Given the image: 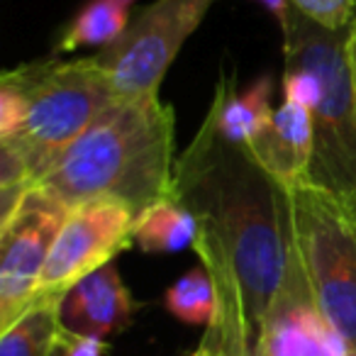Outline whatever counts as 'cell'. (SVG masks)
Listing matches in <instances>:
<instances>
[{"mask_svg":"<svg viewBox=\"0 0 356 356\" xmlns=\"http://www.w3.org/2000/svg\"><path fill=\"white\" fill-rule=\"evenodd\" d=\"M291 193L252 149L222 139L213 108L176 159L171 195L198 222L193 249L218 296L205 339L225 356H254L261 341L291 264Z\"/></svg>","mask_w":356,"mask_h":356,"instance_id":"obj_1","label":"cell"},{"mask_svg":"<svg viewBox=\"0 0 356 356\" xmlns=\"http://www.w3.org/2000/svg\"><path fill=\"white\" fill-rule=\"evenodd\" d=\"M176 113L159 95L113 103L44 173L35 191L66 210L118 200L142 215L173 191Z\"/></svg>","mask_w":356,"mask_h":356,"instance_id":"obj_2","label":"cell"},{"mask_svg":"<svg viewBox=\"0 0 356 356\" xmlns=\"http://www.w3.org/2000/svg\"><path fill=\"white\" fill-rule=\"evenodd\" d=\"M283 54L302 59L322 86L312 110V156L302 184L356 227V93L346 66V30H325L293 10Z\"/></svg>","mask_w":356,"mask_h":356,"instance_id":"obj_3","label":"cell"},{"mask_svg":"<svg viewBox=\"0 0 356 356\" xmlns=\"http://www.w3.org/2000/svg\"><path fill=\"white\" fill-rule=\"evenodd\" d=\"M15 71L27 93V115L20 134L0 144L15 149L37 181L71 142L118 103V95L95 56H51Z\"/></svg>","mask_w":356,"mask_h":356,"instance_id":"obj_4","label":"cell"},{"mask_svg":"<svg viewBox=\"0 0 356 356\" xmlns=\"http://www.w3.org/2000/svg\"><path fill=\"white\" fill-rule=\"evenodd\" d=\"M293 257L307 291L332 330L356 356V227L320 193H291Z\"/></svg>","mask_w":356,"mask_h":356,"instance_id":"obj_5","label":"cell"},{"mask_svg":"<svg viewBox=\"0 0 356 356\" xmlns=\"http://www.w3.org/2000/svg\"><path fill=\"white\" fill-rule=\"evenodd\" d=\"M218 0H154L134 10L127 32L93 54L118 100L159 95L168 66Z\"/></svg>","mask_w":356,"mask_h":356,"instance_id":"obj_6","label":"cell"},{"mask_svg":"<svg viewBox=\"0 0 356 356\" xmlns=\"http://www.w3.org/2000/svg\"><path fill=\"white\" fill-rule=\"evenodd\" d=\"M134 210L118 200H90L71 208L47 259L37 300L64 298L79 281L113 264L134 244Z\"/></svg>","mask_w":356,"mask_h":356,"instance_id":"obj_7","label":"cell"},{"mask_svg":"<svg viewBox=\"0 0 356 356\" xmlns=\"http://www.w3.org/2000/svg\"><path fill=\"white\" fill-rule=\"evenodd\" d=\"M69 210L32 188L10 222L0 225V332L37 300L42 273Z\"/></svg>","mask_w":356,"mask_h":356,"instance_id":"obj_8","label":"cell"},{"mask_svg":"<svg viewBox=\"0 0 356 356\" xmlns=\"http://www.w3.org/2000/svg\"><path fill=\"white\" fill-rule=\"evenodd\" d=\"M259 346L266 356H349L344 339L327 325L307 291L302 271L293 257L286 278L264 322Z\"/></svg>","mask_w":356,"mask_h":356,"instance_id":"obj_9","label":"cell"},{"mask_svg":"<svg viewBox=\"0 0 356 356\" xmlns=\"http://www.w3.org/2000/svg\"><path fill=\"white\" fill-rule=\"evenodd\" d=\"M132 315L134 300L115 264H108L79 281L61 302L64 330L98 339L129 327Z\"/></svg>","mask_w":356,"mask_h":356,"instance_id":"obj_10","label":"cell"},{"mask_svg":"<svg viewBox=\"0 0 356 356\" xmlns=\"http://www.w3.org/2000/svg\"><path fill=\"white\" fill-rule=\"evenodd\" d=\"M249 149L266 171L286 188L302 184L312 156V113L300 103L286 100L276 108L273 120Z\"/></svg>","mask_w":356,"mask_h":356,"instance_id":"obj_11","label":"cell"},{"mask_svg":"<svg viewBox=\"0 0 356 356\" xmlns=\"http://www.w3.org/2000/svg\"><path fill=\"white\" fill-rule=\"evenodd\" d=\"M271 98L273 81L268 76L259 79L247 90H239L237 76L222 74L218 88H215L213 103H210L222 139H227L229 144L249 147L271 124L273 113H276Z\"/></svg>","mask_w":356,"mask_h":356,"instance_id":"obj_12","label":"cell"},{"mask_svg":"<svg viewBox=\"0 0 356 356\" xmlns=\"http://www.w3.org/2000/svg\"><path fill=\"white\" fill-rule=\"evenodd\" d=\"M137 0H88L66 25L64 35L54 47V56L98 47L105 49L127 32L134 17Z\"/></svg>","mask_w":356,"mask_h":356,"instance_id":"obj_13","label":"cell"},{"mask_svg":"<svg viewBox=\"0 0 356 356\" xmlns=\"http://www.w3.org/2000/svg\"><path fill=\"white\" fill-rule=\"evenodd\" d=\"M198 222L173 195L144 210L134 225V244L147 254H176L193 247Z\"/></svg>","mask_w":356,"mask_h":356,"instance_id":"obj_14","label":"cell"},{"mask_svg":"<svg viewBox=\"0 0 356 356\" xmlns=\"http://www.w3.org/2000/svg\"><path fill=\"white\" fill-rule=\"evenodd\" d=\"M64 298H40L17 322L0 332V356H56L64 332Z\"/></svg>","mask_w":356,"mask_h":356,"instance_id":"obj_15","label":"cell"},{"mask_svg":"<svg viewBox=\"0 0 356 356\" xmlns=\"http://www.w3.org/2000/svg\"><path fill=\"white\" fill-rule=\"evenodd\" d=\"M166 310L186 325H213L218 315V296L203 266L191 268L166 291Z\"/></svg>","mask_w":356,"mask_h":356,"instance_id":"obj_16","label":"cell"},{"mask_svg":"<svg viewBox=\"0 0 356 356\" xmlns=\"http://www.w3.org/2000/svg\"><path fill=\"white\" fill-rule=\"evenodd\" d=\"M27 115V93L15 69L0 76V142H13L20 134Z\"/></svg>","mask_w":356,"mask_h":356,"instance_id":"obj_17","label":"cell"},{"mask_svg":"<svg viewBox=\"0 0 356 356\" xmlns=\"http://www.w3.org/2000/svg\"><path fill=\"white\" fill-rule=\"evenodd\" d=\"M291 8L325 30H349L356 17V0H291Z\"/></svg>","mask_w":356,"mask_h":356,"instance_id":"obj_18","label":"cell"},{"mask_svg":"<svg viewBox=\"0 0 356 356\" xmlns=\"http://www.w3.org/2000/svg\"><path fill=\"white\" fill-rule=\"evenodd\" d=\"M105 351H108L105 339L74 334V332L64 330L61 332L59 351H56V356H105Z\"/></svg>","mask_w":356,"mask_h":356,"instance_id":"obj_19","label":"cell"},{"mask_svg":"<svg viewBox=\"0 0 356 356\" xmlns=\"http://www.w3.org/2000/svg\"><path fill=\"white\" fill-rule=\"evenodd\" d=\"M257 3H261V6L266 8V10L271 13L273 17H276L281 32H288V27H291V20H293L291 0H257Z\"/></svg>","mask_w":356,"mask_h":356,"instance_id":"obj_20","label":"cell"},{"mask_svg":"<svg viewBox=\"0 0 356 356\" xmlns=\"http://www.w3.org/2000/svg\"><path fill=\"white\" fill-rule=\"evenodd\" d=\"M346 66H349V79L356 93V17L346 30Z\"/></svg>","mask_w":356,"mask_h":356,"instance_id":"obj_21","label":"cell"},{"mask_svg":"<svg viewBox=\"0 0 356 356\" xmlns=\"http://www.w3.org/2000/svg\"><path fill=\"white\" fill-rule=\"evenodd\" d=\"M191 356H225V351H220L218 346L213 344V341L203 339V344H200L198 349H195Z\"/></svg>","mask_w":356,"mask_h":356,"instance_id":"obj_22","label":"cell"},{"mask_svg":"<svg viewBox=\"0 0 356 356\" xmlns=\"http://www.w3.org/2000/svg\"><path fill=\"white\" fill-rule=\"evenodd\" d=\"M254 356H266V354H264V349H261V346H257V351H254Z\"/></svg>","mask_w":356,"mask_h":356,"instance_id":"obj_23","label":"cell"}]
</instances>
